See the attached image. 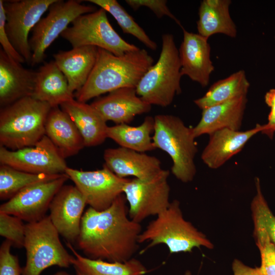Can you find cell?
Segmentation results:
<instances>
[{"instance_id": "obj_32", "label": "cell", "mask_w": 275, "mask_h": 275, "mask_svg": "<svg viewBox=\"0 0 275 275\" xmlns=\"http://www.w3.org/2000/svg\"><path fill=\"white\" fill-rule=\"evenodd\" d=\"M256 193L251 203L254 227L263 229L275 245V215L270 210L261 190L260 179L255 178Z\"/></svg>"}, {"instance_id": "obj_12", "label": "cell", "mask_w": 275, "mask_h": 275, "mask_svg": "<svg viewBox=\"0 0 275 275\" xmlns=\"http://www.w3.org/2000/svg\"><path fill=\"white\" fill-rule=\"evenodd\" d=\"M0 163L33 174H64L68 168L65 158L46 135L34 146L17 150L0 146Z\"/></svg>"}, {"instance_id": "obj_19", "label": "cell", "mask_w": 275, "mask_h": 275, "mask_svg": "<svg viewBox=\"0 0 275 275\" xmlns=\"http://www.w3.org/2000/svg\"><path fill=\"white\" fill-rule=\"evenodd\" d=\"M36 71L24 68L21 63L0 50V105H9L24 97L32 96Z\"/></svg>"}, {"instance_id": "obj_39", "label": "cell", "mask_w": 275, "mask_h": 275, "mask_svg": "<svg viewBox=\"0 0 275 275\" xmlns=\"http://www.w3.org/2000/svg\"><path fill=\"white\" fill-rule=\"evenodd\" d=\"M232 268L234 275H261L259 267H251L237 259L233 261Z\"/></svg>"}, {"instance_id": "obj_33", "label": "cell", "mask_w": 275, "mask_h": 275, "mask_svg": "<svg viewBox=\"0 0 275 275\" xmlns=\"http://www.w3.org/2000/svg\"><path fill=\"white\" fill-rule=\"evenodd\" d=\"M253 235L260 254L261 275H275V245L261 228L254 227Z\"/></svg>"}, {"instance_id": "obj_11", "label": "cell", "mask_w": 275, "mask_h": 275, "mask_svg": "<svg viewBox=\"0 0 275 275\" xmlns=\"http://www.w3.org/2000/svg\"><path fill=\"white\" fill-rule=\"evenodd\" d=\"M169 171L148 181L129 179L123 190L128 204V215L140 223L151 216H157L170 205V187L168 182Z\"/></svg>"}, {"instance_id": "obj_38", "label": "cell", "mask_w": 275, "mask_h": 275, "mask_svg": "<svg viewBox=\"0 0 275 275\" xmlns=\"http://www.w3.org/2000/svg\"><path fill=\"white\" fill-rule=\"evenodd\" d=\"M265 102L270 107V111L268 117V123L263 125L261 132L265 134L272 127L275 126V89H270L265 95Z\"/></svg>"}, {"instance_id": "obj_30", "label": "cell", "mask_w": 275, "mask_h": 275, "mask_svg": "<svg viewBox=\"0 0 275 275\" xmlns=\"http://www.w3.org/2000/svg\"><path fill=\"white\" fill-rule=\"evenodd\" d=\"M63 174H33L1 164L0 199L9 200L27 187L57 179Z\"/></svg>"}, {"instance_id": "obj_23", "label": "cell", "mask_w": 275, "mask_h": 275, "mask_svg": "<svg viewBox=\"0 0 275 275\" xmlns=\"http://www.w3.org/2000/svg\"><path fill=\"white\" fill-rule=\"evenodd\" d=\"M60 106L74 123L85 147L99 145L107 138L106 121L91 104L73 99Z\"/></svg>"}, {"instance_id": "obj_28", "label": "cell", "mask_w": 275, "mask_h": 275, "mask_svg": "<svg viewBox=\"0 0 275 275\" xmlns=\"http://www.w3.org/2000/svg\"><path fill=\"white\" fill-rule=\"evenodd\" d=\"M154 127V117L147 116L137 126L120 124L108 127L107 135L121 147L145 153L156 149L151 136Z\"/></svg>"}, {"instance_id": "obj_24", "label": "cell", "mask_w": 275, "mask_h": 275, "mask_svg": "<svg viewBox=\"0 0 275 275\" xmlns=\"http://www.w3.org/2000/svg\"><path fill=\"white\" fill-rule=\"evenodd\" d=\"M45 135L66 158L78 153L85 147L84 140L69 115L59 106L52 107L47 116Z\"/></svg>"}, {"instance_id": "obj_29", "label": "cell", "mask_w": 275, "mask_h": 275, "mask_svg": "<svg viewBox=\"0 0 275 275\" xmlns=\"http://www.w3.org/2000/svg\"><path fill=\"white\" fill-rule=\"evenodd\" d=\"M250 82L243 70L214 82L201 97L194 100L202 110L234 98L247 95Z\"/></svg>"}, {"instance_id": "obj_2", "label": "cell", "mask_w": 275, "mask_h": 275, "mask_svg": "<svg viewBox=\"0 0 275 275\" xmlns=\"http://www.w3.org/2000/svg\"><path fill=\"white\" fill-rule=\"evenodd\" d=\"M153 63V59L144 49L116 56L98 48L95 66L85 85L75 93L76 100L87 102L121 88H136Z\"/></svg>"}, {"instance_id": "obj_15", "label": "cell", "mask_w": 275, "mask_h": 275, "mask_svg": "<svg viewBox=\"0 0 275 275\" xmlns=\"http://www.w3.org/2000/svg\"><path fill=\"white\" fill-rule=\"evenodd\" d=\"M86 201L75 185H64L52 200L49 217L59 234L69 243L76 242Z\"/></svg>"}, {"instance_id": "obj_3", "label": "cell", "mask_w": 275, "mask_h": 275, "mask_svg": "<svg viewBox=\"0 0 275 275\" xmlns=\"http://www.w3.org/2000/svg\"><path fill=\"white\" fill-rule=\"evenodd\" d=\"M52 107L32 96L20 99L0 111V145L11 150L34 146L45 135Z\"/></svg>"}, {"instance_id": "obj_21", "label": "cell", "mask_w": 275, "mask_h": 275, "mask_svg": "<svg viewBox=\"0 0 275 275\" xmlns=\"http://www.w3.org/2000/svg\"><path fill=\"white\" fill-rule=\"evenodd\" d=\"M247 102L244 95L203 109L199 122L193 128L195 138L225 128L239 131Z\"/></svg>"}, {"instance_id": "obj_16", "label": "cell", "mask_w": 275, "mask_h": 275, "mask_svg": "<svg viewBox=\"0 0 275 275\" xmlns=\"http://www.w3.org/2000/svg\"><path fill=\"white\" fill-rule=\"evenodd\" d=\"M104 164L117 176L148 181L163 174L160 160L145 153L123 147L107 148L103 153Z\"/></svg>"}, {"instance_id": "obj_34", "label": "cell", "mask_w": 275, "mask_h": 275, "mask_svg": "<svg viewBox=\"0 0 275 275\" xmlns=\"http://www.w3.org/2000/svg\"><path fill=\"white\" fill-rule=\"evenodd\" d=\"M22 221L18 217L0 212V235L17 248H24L25 225Z\"/></svg>"}, {"instance_id": "obj_25", "label": "cell", "mask_w": 275, "mask_h": 275, "mask_svg": "<svg viewBox=\"0 0 275 275\" xmlns=\"http://www.w3.org/2000/svg\"><path fill=\"white\" fill-rule=\"evenodd\" d=\"M74 96L66 77L54 60L44 63L36 71L32 95L34 99L54 107L74 99Z\"/></svg>"}, {"instance_id": "obj_10", "label": "cell", "mask_w": 275, "mask_h": 275, "mask_svg": "<svg viewBox=\"0 0 275 275\" xmlns=\"http://www.w3.org/2000/svg\"><path fill=\"white\" fill-rule=\"evenodd\" d=\"M56 1H4L6 34L15 49L29 65L32 57L29 33Z\"/></svg>"}, {"instance_id": "obj_27", "label": "cell", "mask_w": 275, "mask_h": 275, "mask_svg": "<svg viewBox=\"0 0 275 275\" xmlns=\"http://www.w3.org/2000/svg\"><path fill=\"white\" fill-rule=\"evenodd\" d=\"M67 246L72 251V261L77 275H145L146 267L139 260L132 258L125 262H109L92 259L78 253L71 243Z\"/></svg>"}, {"instance_id": "obj_42", "label": "cell", "mask_w": 275, "mask_h": 275, "mask_svg": "<svg viewBox=\"0 0 275 275\" xmlns=\"http://www.w3.org/2000/svg\"><path fill=\"white\" fill-rule=\"evenodd\" d=\"M183 275H191V272L189 270H186Z\"/></svg>"}, {"instance_id": "obj_18", "label": "cell", "mask_w": 275, "mask_h": 275, "mask_svg": "<svg viewBox=\"0 0 275 275\" xmlns=\"http://www.w3.org/2000/svg\"><path fill=\"white\" fill-rule=\"evenodd\" d=\"M91 104L105 120L117 124H128L134 117L150 111L151 105L136 93V88H121L98 97Z\"/></svg>"}, {"instance_id": "obj_35", "label": "cell", "mask_w": 275, "mask_h": 275, "mask_svg": "<svg viewBox=\"0 0 275 275\" xmlns=\"http://www.w3.org/2000/svg\"><path fill=\"white\" fill-rule=\"evenodd\" d=\"M12 243L5 240L0 247V275H22L18 257L11 253Z\"/></svg>"}, {"instance_id": "obj_13", "label": "cell", "mask_w": 275, "mask_h": 275, "mask_svg": "<svg viewBox=\"0 0 275 275\" xmlns=\"http://www.w3.org/2000/svg\"><path fill=\"white\" fill-rule=\"evenodd\" d=\"M65 173L82 194L87 204L99 211L108 208L123 194L128 180L117 176L105 164L101 169L88 171L68 167Z\"/></svg>"}, {"instance_id": "obj_31", "label": "cell", "mask_w": 275, "mask_h": 275, "mask_svg": "<svg viewBox=\"0 0 275 275\" xmlns=\"http://www.w3.org/2000/svg\"><path fill=\"white\" fill-rule=\"evenodd\" d=\"M86 1L99 6L110 13L117 21L124 33L133 36L147 47L152 50H155L157 49V45L156 42L151 39L142 27L117 1L87 0Z\"/></svg>"}, {"instance_id": "obj_40", "label": "cell", "mask_w": 275, "mask_h": 275, "mask_svg": "<svg viewBox=\"0 0 275 275\" xmlns=\"http://www.w3.org/2000/svg\"><path fill=\"white\" fill-rule=\"evenodd\" d=\"M274 132H275V126L272 127L269 130H268L265 134H267L269 137L272 138L273 136V135Z\"/></svg>"}, {"instance_id": "obj_17", "label": "cell", "mask_w": 275, "mask_h": 275, "mask_svg": "<svg viewBox=\"0 0 275 275\" xmlns=\"http://www.w3.org/2000/svg\"><path fill=\"white\" fill-rule=\"evenodd\" d=\"M183 41L179 49L182 76L206 87L214 69L210 59V46L208 39L182 28Z\"/></svg>"}, {"instance_id": "obj_37", "label": "cell", "mask_w": 275, "mask_h": 275, "mask_svg": "<svg viewBox=\"0 0 275 275\" xmlns=\"http://www.w3.org/2000/svg\"><path fill=\"white\" fill-rule=\"evenodd\" d=\"M4 0H0V43L2 50L10 58L19 63H24L25 61L15 49L11 43L5 30L6 17L4 9Z\"/></svg>"}, {"instance_id": "obj_6", "label": "cell", "mask_w": 275, "mask_h": 275, "mask_svg": "<svg viewBox=\"0 0 275 275\" xmlns=\"http://www.w3.org/2000/svg\"><path fill=\"white\" fill-rule=\"evenodd\" d=\"M154 119L152 140L155 148L170 156L171 171L177 179L183 183L191 181L196 174L195 157L198 151L193 128L174 115H157Z\"/></svg>"}, {"instance_id": "obj_26", "label": "cell", "mask_w": 275, "mask_h": 275, "mask_svg": "<svg viewBox=\"0 0 275 275\" xmlns=\"http://www.w3.org/2000/svg\"><path fill=\"white\" fill-rule=\"evenodd\" d=\"M230 0H203L199 8L198 34L208 39L215 34L237 36L236 26L229 12Z\"/></svg>"}, {"instance_id": "obj_5", "label": "cell", "mask_w": 275, "mask_h": 275, "mask_svg": "<svg viewBox=\"0 0 275 275\" xmlns=\"http://www.w3.org/2000/svg\"><path fill=\"white\" fill-rule=\"evenodd\" d=\"M162 47L157 62L143 76L136 93L150 105L167 107L181 92V63L174 36L162 35Z\"/></svg>"}, {"instance_id": "obj_8", "label": "cell", "mask_w": 275, "mask_h": 275, "mask_svg": "<svg viewBox=\"0 0 275 275\" xmlns=\"http://www.w3.org/2000/svg\"><path fill=\"white\" fill-rule=\"evenodd\" d=\"M61 35L72 48L93 46L116 56L140 48L124 40L109 23L106 11L100 8L79 16Z\"/></svg>"}, {"instance_id": "obj_41", "label": "cell", "mask_w": 275, "mask_h": 275, "mask_svg": "<svg viewBox=\"0 0 275 275\" xmlns=\"http://www.w3.org/2000/svg\"><path fill=\"white\" fill-rule=\"evenodd\" d=\"M53 275H71L65 271H59L54 274Z\"/></svg>"}, {"instance_id": "obj_4", "label": "cell", "mask_w": 275, "mask_h": 275, "mask_svg": "<svg viewBox=\"0 0 275 275\" xmlns=\"http://www.w3.org/2000/svg\"><path fill=\"white\" fill-rule=\"evenodd\" d=\"M147 249L166 245L171 254L190 253L195 248L212 249L213 244L202 232L185 220L180 202L174 200L140 234L139 243L149 242Z\"/></svg>"}, {"instance_id": "obj_20", "label": "cell", "mask_w": 275, "mask_h": 275, "mask_svg": "<svg viewBox=\"0 0 275 275\" xmlns=\"http://www.w3.org/2000/svg\"><path fill=\"white\" fill-rule=\"evenodd\" d=\"M262 130L263 125L257 124L255 127L244 131L225 128L212 133L201 154L203 162L211 169L221 167Z\"/></svg>"}, {"instance_id": "obj_22", "label": "cell", "mask_w": 275, "mask_h": 275, "mask_svg": "<svg viewBox=\"0 0 275 275\" xmlns=\"http://www.w3.org/2000/svg\"><path fill=\"white\" fill-rule=\"evenodd\" d=\"M98 48L82 46L69 50L60 51L53 55L54 61L66 77L73 93L85 85L95 66Z\"/></svg>"}, {"instance_id": "obj_1", "label": "cell", "mask_w": 275, "mask_h": 275, "mask_svg": "<svg viewBox=\"0 0 275 275\" xmlns=\"http://www.w3.org/2000/svg\"><path fill=\"white\" fill-rule=\"evenodd\" d=\"M123 194L101 211L89 207L84 212L76 241L85 257L109 262H125L139 248L140 223L130 218Z\"/></svg>"}, {"instance_id": "obj_7", "label": "cell", "mask_w": 275, "mask_h": 275, "mask_svg": "<svg viewBox=\"0 0 275 275\" xmlns=\"http://www.w3.org/2000/svg\"><path fill=\"white\" fill-rule=\"evenodd\" d=\"M49 216L25 224L26 263L22 275H40L52 266L69 267L74 256L63 246Z\"/></svg>"}, {"instance_id": "obj_9", "label": "cell", "mask_w": 275, "mask_h": 275, "mask_svg": "<svg viewBox=\"0 0 275 275\" xmlns=\"http://www.w3.org/2000/svg\"><path fill=\"white\" fill-rule=\"evenodd\" d=\"M82 2L56 0L50 6L47 15L42 17L32 31L29 39L32 53L31 66L44 61L46 50L75 18L97 10L96 7L83 5Z\"/></svg>"}, {"instance_id": "obj_14", "label": "cell", "mask_w": 275, "mask_h": 275, "mask_svg": "<svg viewBox=\"0 0 275 275\" xmlns=\"http://www.w3.org/2000/svg\"><path fill=\"white\" fill-rule=\"evenodd\" d=\"M68 179L64 173L57 179L27 187L2 204L0 212L28 223L39 221L46 216L53 197Z\"/></svg>"}, {"instance_id": "obj_36", "label": "cell", "mask_w": 275, "mask_h": 275, "mask_svg": "<svg viewBox=\"0 0 275 275\" xmlns=\"http://www.w3.org/2000/svg\"><path fill=\"white\" fill-rule=\"evenodd\" d=\"M125 2L134 11L138 10L142 7H147L158 18L168 16L174 20L181 28H183L179 20L168 7L166 0H125Z\"/></svg>"}]
</instances>
